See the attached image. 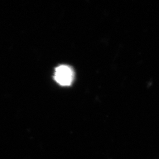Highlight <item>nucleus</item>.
<instances>
[{"label": "nucleus", "mask_w": 159, "mask_h": 159, "mask_svg": "<svg viewBox=\"0 0 159 159\" xmlns=\"http://www.w3.org/2000/svg\"><path fill=\"white\" fill-rule=\"evenodd\" d=\"M74 79V72L70 66L61 65L56 68L54 80L60 86H70Z\"/></svg>", "instance_id": "nucleus-1"}]
</instances>
